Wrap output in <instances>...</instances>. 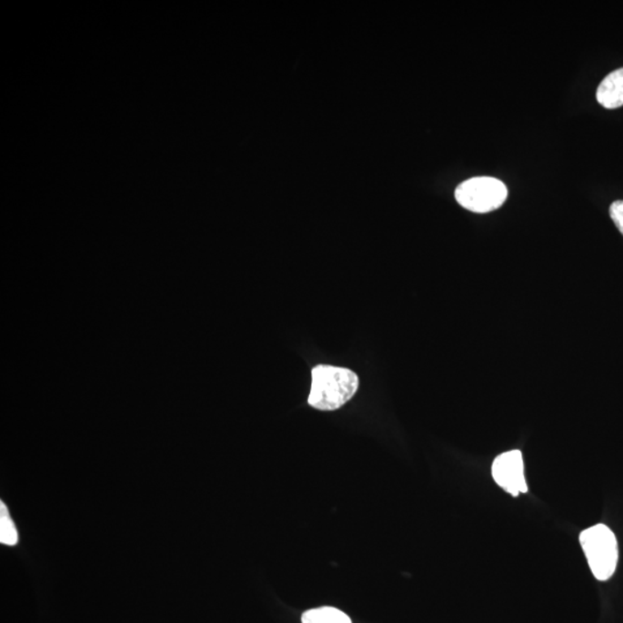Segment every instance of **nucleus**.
<instances>
[{
    "instance_id": "3",
    "label": "nucleus",
    "mask_w": 623,
    "mask_h": 623,
    "mask_svg": "<svg viewBox=\"0 0 623 623\" xmlns=\"http://www.w3.org/2000/svg\"><path fill=\"white\" fill-rule=\"evenodd\" d=\"M508 190L501 180L493 177H475L459 184L455 197L463 208L472 213L487 214L505 204Z\"/></svg>"
},
{
    "instance_id": "2",
    "label": "nucleus",
    "mask_w": 623,
    "mask_h": 623,
    "mask_svg": "<svg viewBox=\"0 0 623 623\" xmlns=\"http://www.w3.org/2000/svg\"><path fill=\"white\" fill-rule=\"evenodd\" d=\"M579 543L595 578L599 581L611 578L618 558V541L611 528L604 524L588 528L579 536Z\"/></svg>"
},
{
    "instance_id": "4",
    "label": "nucleus",
    "mask_w": 623,
    "mask_h": 623,
    "mask_svg": "<svg viewBox=\"0 0 623 623\" xmlns=\"http://www.w3.org/2000/svg\"><path fill=\"white\" fill-rule=\"evenodd\" d=\"M492 476L498 487L511 496L517 497L519 493L528 492L523 457L519 450H510L498 455L493 462Z\"/></svg>"
},
{
    "instance_id": "6",
    "label": "nucleus",
    "mask_w": 623,
    "mask_h": 623,
    "mask_svg": "<svg viewBox=\"0 0 623 623\" xmlns=\"http://www.w3.org/2000/svg\"><path fill=\"white\" fill-rule=\"evenodd\" d=\"M303 623H352L346 613L334 608L309 609L302 617Z\"/></svg>"
},
{
    "instance_id": "7",
    "label": "nucleus",
    "mask_w": 623,
    "mask_h": 623,
    "mask_svg": "<svg viewBox=\"0 0 623 623\" xmlns=\"http://www.w3.org/2000/svg\"><path fill=\"white\" fill-rule=\"evenodd\" d=\"M0 541L8 547H15L18 543V531L4 502L0 504Z\"/></svg>"
},
{
    "instance_id": "1",
    "label": "nucleus",
    "mask_w": 623,
    "mask_h": 623,
    "mask_svg": "<svg viewBox=\"0 0 623 623\" xmlns=\"http://www.w3.org/2000/svg\"><path fill=\"white\" fill-rule=\"evenodd\" d=\"M358 387V376L351 369L317 365L312 371L308 404L321 411L337 410L355 397Z\"/></svg>"
},
{
    "instance_id": "5",
    "label": "nucleus",
    "mask_w": 623,
    "mask_h": 623,
    "mask_svg": "<svg viewBox=\"0 0 623 623\" xmlns=\"http://www.w3.org/2000/svg\"><path fill=\"white\" fill-rule=\"evenodd\" d=\"M597 101L605 109L623 106V67L609 73L597 89Z\"/></svg>"
},
{
    "instance_id": "8",
    "label": "nucleus",
    "mask_w": 623,
    "mask_h": 623,
    "mask_svg": "<svg viewBox=\"0 0 623 623\" xmlns=\"http://www.w3.org/2000/svg\"><path fill=\"white\" fill-rule=\"evenodd\" d=\"M609 215H611L614 225L617 226L618 231L623 235V200L614 201L609 207Z\"/></svg>"
}]
</instances>
